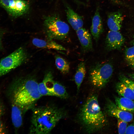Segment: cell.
Returning <instances> with one entry per match:
<instances>
[{
	"label": "cell",
	"mask_w": 134,
	"mask_h": 134,
	"mask_svg": "<svg viewBox=\"0 0 134 134\" xmlns=\"http://www.w3.org/2000/svg\"><path fill=\"white\" fill-rule=\"evenodd\" d=\"M0 5L14 18L24 14L29 8L28 3L23 0H0Z\"/></svg>",
	"instance_id": "ba28073f"
},
{
	"label": "cell",
	"mask_w": 134,
	"mask_h": 134,
	"mask_svg": "<svg viewBox=\"0 0 134 134\" xmlns=\"http://www.w3.org/2000/svg\"><path fill=\"white\" fill-rule=\"evenodd\" d=\"M117 125L119 134H125L127 127V122L118 118Z\"/></svg>",
	"instance_id": "603a6c76"
},
{
	"label": "cell",
	"mask_w": 134,
	"mask_h": 134,
	"mask_svg": "<svg viewBox=\"0 0 134 134\" xmlns=\"http://www.w3.org/2000/svg\"><path fill=\"white\" fill-rule=\"evenodd\" d=\"M38 87L42 96H55L63 99L68 97V94L65 87L59 83L54 81L51 72L45 74L42 81L39 83Z\"/></svg>",
	"instance_id": "8992f818"
},
{
	"label": "cell",
	"mask_w": 134,
	"mask_h": 134,
	"mask_svg": "<svg viewBox=\"0 0 134 134\" xmlns=\"http://www.w3.org/2000/svg\"><path fill=\"white\" fill-rule=\"evenodd\" d=\"M131 76L134 80V74H132L131 75Z\"/></svg>",
	"instance_id": "f1b7e54d"
},
{
	"label": "cell",
	"mask_w": 134,
	"mask_h": 134,
	"mask_svg": "<svg viewBox=\"0 0 134 134\" xmlns=\"http://www.w3.org/2000/svg\"><path fill=\"white\" fill-rule=\"evenodd\" d=\"M125 134H134V123L127 127Z\"/></svg>",
	"instance_id": "484cf974"
},
{
	"label": "cell",
	"mask_w": 134,
	"mask_h": 134,
	"mask_svg": "<svg viewBox=\"0 0 134 134\" xmlns=\"http://www.w3.org/2000/svg\"><path fill=\"white\" fill-rule=\"evenodd\" d=\"M27 53L21 47L0 60V77L19 66L26 60Z\"/></svg>",
	"instance_id": "52a82bcc"
},
{
	"label": "cell",
	"mask_w": 134,
	"mask_h": 134,
	"mask_svg": "<svg viewBox=\"0 0 134 134\" xmlns=\"http://www.w3.org/2000/svg\"><path fill=\"white\" fill-rule=\"evenodd\" d=\"M125 39L118 31L110 30L107 34L105 44L109 50H119L124 44Z\"/></svg>",
	"instance_id": "30bf717a"
},
{
	"label": "cell",
	"mask_w": 134,
	"mask_h": 134,
	"mask_svg": "<svg viewBox=\"0 0 134 134\" xmlns=\"http://www.w3.org/2000/svg\"><path fill=\"white\" fill-rule=\"evenodd\" d=\"M55 63L57 68L64 74L68 73L70 66L68 62L63 58L58 56L55 57Z\"/></svg>",
	"instance_id": "ffe728a7"
},
{
	"label": "cell",
	"mask_w": 134,
	"mask_h": 134,
	"mask_svg": "<svg viewBox=\"0 0 134 134\" xmlns=\"http://www.w3.org/2000/svg\"><path fill=\"white\" fill-rule=\"evenodd\" d=\"M130 65L134 67V62L129 64Z\"/></svg>",
	"instance_id": "83f0119b"
},
{
	"label": "cell",
	"mask_w": 134,
	"mask_h": 134,
	"mask_svg": "<svg viewBox=\"0 0 134 134\" xmlns=\"http://www.w3.org/2000/svg\"><path fill=\"white\" fill-rule=\"evenodd\" d=\"M5 33V31L4 29L0 28V51L3 49L2 39Z\"/></svg>",
	"instance_id": "cb8c5ba5"
},
{
	"label": "cell",
	"mask_w": 134,
	"mask_h": 134,
	"mask_svg": "<svg viewBox=\"0 0 134 134\" xmlns=\"http://www.w3.org/2000/svg\"><path fill=\"white\" fill-rule=\"evenodd\" d=\"M65 11L67 21L73 29L76 31L82 28L83 25L82 17L68 6H66Z\"/></svg>",
	"instance_id": "5bb4252c"
},
{
	"label": "cell",
	"mask_w": 134,
	"mask_h": 134,
	"mask_svg": "<svg viewBox=\"0 0 134 134\" xmlns=\"http://www.w3.org/2000/svg\"><path fill=\"white\" fill-rule=\"evenodd\" d=\"M119 79L120 82L130 88L134 93V81L123 75L119 76Z\"/></svg>",
	"instance_id": "7402d4cb"
},
{
	"label": "cell",
	"mask_w": 134,
	"mask_h": 134,
	"mask_svg": "<svg viewBox=\"0 0 134 134\" xmlns=\"http://www.w3.org/2000/svg\"><path fill=\"white\" fill-rule=\"evenodd\" d=\"M86 73L85 63L84 62L82 61L78 65L74 77L78 92L79 90Z\"/></svg>",
	"instance_id": "ac0fdd59"
},
{
	"label": "cell",
	"mask_w": 134,
	"mask_h": 134,
	"mask_svg": "<svg viewBox=\"0 0 134 134\" xmlns=\"http://www.w3.org/2000/svg\"></svg>",
	"instance_id": "f546056e"
},
{
	"label": "cell",
	"mask_w": 134,
	"mask_h": 134,
	"mask_svg": "<svg viewBox=\"0 0 134 134\" xmlns=\"http://www.w3.org/2000/svg\"><path fill=\"white\" fill-rule=\"evenodd\" d=\"M76 33L83 49L86 51L91 50L93 48L91 36L88 31L82 28L77 30Z\"/></svg>",
	"instance_id": "4fadbf2b"
},
{
	"label": "cell",
	"mask_w": 134,
	"mask_h": 134,
	"mask_svg": "<svg viewBox=\"0 0 134 134\" xmlns=\"http://www.w3.org/2000/svg\"><path fill=\"white\" fill-rule=\"evenodd\" d=\"M11 103V119L15 132L22 126L26 112L29 110L14 103Z\"/></svg>",
	"instance_id": "8fae6325"
},
{
	"label": "cell",
	"mask_w": 134,
	"mask_h": 134,
	"mask_svg": "<svg viewBox=\"0 0 134 134\" xmlns=\"http://www.w3.org/2000/svg\"><path fill=\"white\" fill-rule=\"evenodd\" d=\"M125 57L129 64L134 62V46L128 48L126 50Z\"/></svg>",
	"instance_id": "44dd1931"
},
{
	"label": "cell",
	"mask_w": 134,
	"mask_h": 134,
	"mask_svg": "<svg viewBox=\"0 0 134 134\" xmlns=\"http://www.w3.org/2000/svg\"><path fill=\"white\" fill-rule=\"evenodd\" d=\"M31 109L29 134H49L66 116V112L62 108L53 105L34 106Z\"/></svg>",
	"instance_id": "7a4b0ae2"
},
{
	"label": "cell",
	"mask_w": 134,
	"mask_h": 134,
	"mask_svg": "<svg viewBox=\"0 0 134 134\" xmlns=\"http://www.w3.org/2000/svg\"><path fill=\"white\" fill-rule=\"evenodd\" d=\"M78 116L81 124L88 133L100 131L106 123L105 117L96 95H92L87 99L81 108Z\"/></svg>",
	"instance_id": "3957f363"
},
{
	"label": "cell",
	"mask_w": 134,
	"mask_h": 134,
	"mask_svg": "<svg viewBox=\"0 0 134 134\" xmlns=\"http://www.w3.org/2000/svg\"><path fill=\"white\" fill-rule=\"evenodd\" d=\"M39 83L33 76L20 77L14 79L7 91L11 103L28 110L35 106L42 96L39 89Z\"/></svg>",
	"instance_id": "6da1fadb"
},
{
	"label": "cell",
	"mask_w": 134,
	"mask_h": 134,
	"mask_svg": "<svg viewBox=\"0 0 134 134\" xmlns=\"http://www.w3.org/2000/svg\"><path fill=\"white\" fill-rule=\"evenodd\" d=\"M123 17L119 12L110 13L108 15L107 24L110 30L118 31L121 29Z\"/></svg>",
	"instance_id": "9a60e30c"
},
{
	"label": "cell",
	"mask_w": 134,
	"mask_h": 134,
	"mask_svg": "<svg viewBox=\"0 0 134 134\" xmlns=\"http://www.w3.org/2000/svg\"><path fill=\"white\" fill-rule=\"evenodd\" d=\"M113 71V67L110 63L108 62L98 63L93 66L90 70V80L94 86L101 88L108 82Z\"/></svg>",
	"instance_id": "5b68a950"
},
{
	"label": "cell",
	"mask_w": 134,
	"mask_h": 134,
	"mask_svg": "<svg viewBox=\"0 0 134 134\" xmlns=\"http://www.w3.org/2000/svg\"><path fill=\"white\" fill-rule=\"evenodd\" d=\"M6 127L2 121L0 120V134H4L7 133Z\"/></svg>",
	"instance_id": "d4e9b609"
},
{
	"label": "cell",
	"mask_w": 134,
	"mask_h": 134,
	"mask_svg": "<svg viewBox=\"0 0 134 134\" xmlns=\"http://www.w3.org/2000/svg\"><path fill=\"white\" fill-rule=\"evenodd\" d=\"M105 108L106 113L110 116L116 117L127 122L133 120V115L132 113L122 110L109 99L107 100Z\"/></svg>",
	"instance_id": "9c48e42d"
},
{
	"label": "cell",
	"mask_w": 134,
	"mask_h": 134,
	"mask_svg": "<svg viewBox=\"0 0 134 134\" xmlns=\"http://www.w3.org/2000/svg\"><path fill=\"white\" fill-rule=\"evenodd\" d=\"M44 26L49 39L63 40L66 38L69 31L67 24L62 21L56 15L46 17Z\"/></svg>",
	"instance_id": "277c9868"
},
{
	"label": "cell",
	"mask_w": 134,
	"mask_h": 134,
	"mask_svg": "<svg viewBox=\"0 0 134 134\" xmlns=\"http://www.w3.org/2000/svg\"><path fill=\"white\" fill-rule=\"evenodd\" d=\"M115 104L121 109L134 113V102L124 97H116Z\"/></svg>",
	"instance_id": "e0dca14e"
},
{
	"label": "cell",
	"mask_w": 134,
	"mask_h": 134,
	"mask_svg": "<svg viewBox=\"0 0 134 134\" xmlns=\"http://www.w3.org/2000/svg\"><path fill=\"white\" fill-rule=\"evenodd\" d=\"M117 92L120 96L134 100V93L132 90L123 82L117 83L116 86Z\"/></svg>",
	"instance_id": "d6986e66"
},
{
	"label": "cell",
	"mask_w": 134,
	"mask_h": 134,
	"mask_svg": "<svg viewBox=\"0 0 134 134\" xmlns=\"http://www.w3.org/2000/svg\"><path fill=\"white\" fill-rule=\"evenodd\" d=\"M33 44L39 48L53 49L57 50L66 51L62 45L57 43L52 40H45L38 38H34L32 40Z\"/></svg>",
	"instance_id": "2e32d148"
},
{
	"label": "cell",
	"mask_w": 134,
	"mask_h": 134,
	"mask_svg": "<svg viewBox=\"0 0 134 134\" xmlns=\"http://www.w3.org/2000/svg\"><path fill=\"white\" fill-rule=\"evenodd\" d=\"M5 111V109L4 105L0 99V117L4 114Z\"/></svg>",
	"instance_id": "4316f807"
},
{
	"label": "cell",
	"mask_w": 134,
	"mask_h": 134,
	"mask_svg": "<svg viewBox=\"0 0 134 134\" xmlns=\"http://www.w3.org/2000/svg\"><path fill=\"white\" fill-rule=\"evenodd\" d=\"M90 30L94 39L96 42L97 41L103 31L102 21L98 7L97 8L93 18Z\"/></svg>",
	"instance_id": "7c38bea8"
}]
</instances>
